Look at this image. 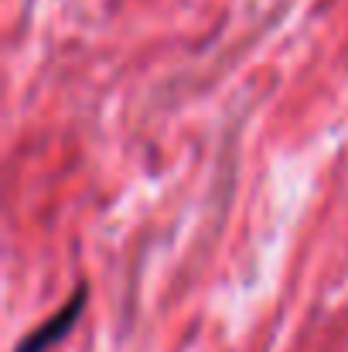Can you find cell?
Segmentation results:
<instances>
[{"mask_svg": "<svg viewBox=\"0 0 348 352\" xmlns=\"http://www.w3.org/2000/svg\"><path fill=\"white\" fill-rule=\"evenodd\" d=\"M86 301H89V291H86V284H79V287L72 291V298H69L55 315H48L38 329H31V332L14 346V352H51L58 342H65V339L76 332V325L82 322Z\"/></svg>", "mask_w": 348, "mask_h": 352, "instance_id": "1", "label": "cell"}]
</instances>
